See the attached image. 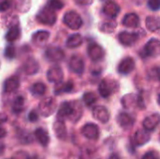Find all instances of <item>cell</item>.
Here are the masks:
<instances>
[{"instance_id":"39","label":"cell","mask_w":160,"mask_h":159,"mask_svg":"<svg viewBox=\"0 0 160 159\" xmlns=\"http://www.w3.org/2000/svg\"><path fill=\"white\" fill-rule=\"evenodd\" d=\"M155 72H156V76H157V78H158V79L160 81V67H156Z\"/></svg>"},{"instance_id":"28","label":"cell","mask_w":160,"mask_h":159,"mask_svg":"<svg viewBox=\"0 0 160 159\" xmlns=\"http://www.w3.org/2000/svg\"><path fill=\"white\" fill-rule=\"evenodd\" d=\"M30 91L34 96H42L46 91V86L42 82H36L30 87Z\"/></svg>"},{"instance_id":"1","label":"cell","mask_w":160,"mask_h":159,"mask_svg":"<svg viewBox=\"0 0 160 159\" xmlns=\"http://www.w3.org/2000/svg\"><path fill=\"white\" fill-rule=\"evenodd\" d=\"M160 54V40L152 38L150 39L145 47L143 48V51L142 52V56L143 57H156Z\"/></svg>"},{"instance_id":"29","label":"cell","mask_w":160,"mask_h":159,"mask_svg":"<svg viewBox=\"0 0 160 159\" xmlns=\"http://www.w3.org/2000/svg\"><path fill=\"white\" fill-rule=\"evenodd\" d=\"M135 142L138 145L141 144H144L145 142H147L149 141V136L146 132L144 131H141L139 130L136 134H135Z\"/></svg>"},{"instance_id":"4","label":"cell","mask_w":160,"mask_h":159,"mask_svg":"<svg viewBox=\"0 0 160 159\" xmlns=\"http://www.w3.org/2000/svg\"><path fill=\"white\" fill-rule=\"evenodd\" d=\"M82 135L90 140H97L99 136V129L95 124H86L82 127Z\"/></svg>"},{"instance_id":"38","label":"cell","mask_w":160,"mask_h":159,"mask_svg":"<svg viewBox=\"0 0 160 159\" xmlns=\"http://www.w3.org/2000/svg\"><path fill=\"white\" fill-rule=\"evenodd\" d=\"M10 7L9 0H1V11H5Z\"/></svg>"},{"instance_id":"9","label":"cell","mask_w":160,"mask_h":159,"mask_svg":"<svg viewBox=\"0 0 160 159\" xmlns=\"http://www.w3.org/2000/svg\"><path fill=\"white\" fill-rule=\"evenodd\" d=\"M54 108H55V102L51 97L42 100L39 104V111L42 115L49 116L54 111Z\"/></svg>"},{"instance_id":"14","label":"cell","mask_w":160,"mask_h":159,"mask_svg":"<svg viewBox=\"0 0 160 159\" xmlns=\"http://www.w3.org/2000/svg\"><path fill=\"white\" fill-rule=\"evenodd\" d=\"M93 115L96 119L99 120L101 123H107L110 119V114L108 110L102 106L96 107L93 111Z\"/></svg>"},{"instance_id":"26","label":"cell","mask_w":160,"mask_h":159,"mask_svg":"<svg viewBox=\"0 0 160 159\" xmlns=\"http://www.w3.org/2000/svg\"><path fill=\"white\" fill-rule=\"evenodd\" d=\"M24 109V98L22 97H17L12 105V111L15 113H20Z\"/></svg>"},{"instance_id":"31","label":"cell","mask_w":160,"mask_h":159,"mask_svg":"<svg viewBox=\"0 0 160 159\" xmlns=\"http://www.w3.org/2000/svg\"><path fill=\"white\" fill-rule=\"evenodd\" d=\"M82 99H83V102L85 103V105H87V106H92V105L95 104L96 101H97V96H96L94 93L88 92V93H85V94L83 95Z\"/></svg>"},{"instance_id":"18","label":"cell","mask_w":160,"mask_h":159,"mask_svg":"<svg viewBox=\"0 0 160 159\" xmlns=\"http://www.w3.org/2000/svg\"><path fill=\"white\" fill-rule=\"evenodd\" d=\"M98 91H99V94L101 95V97H108L112 95V91H113V88L112 87L111 83L108 82L107 80H103L101 81V82L99 83V86H98Z\"/></svg>"},{"instance_id":"20","label":"cell","mask_w":160,"mask_h":159,"mask_svg":"<svg viewBox=\"0 0 160 159\" xmlns=\"http://www.w3.org/2000/svg\"><path fill=\"white\" fill-rule=\"evenodd\" d=\"M146 27L148 30H150L152 32H155V31L160 29V19L157 18V17H154V16L147 17Z\"/></svg>"},{"instance_id":"6","label":"cell","mask_w":160,"mask_h":159,"mask_svg":"<svg viewBox=\"0 0 160 159\" xmlns=\"http://www.w3.org/2000/svg\"><path fill=\"white\" fill-rule=\"evenodd\" d=\"M68 66L70 70L77 74H82L84 70V62L82 58L78 55H74L70 58Z\"/></svg>"},{"instance_id":"25","label":"cell","mask_w":160,"mask_h":159,"mask_svg":"<svg viewBox=\"0 0 160 159\" xmlns=\"http://www.w3.org/2000/svg\"><path fill=\"white\" fill-rule=\"evenodd\" d=\"M23 70L27 74H34L38 70V65L36 63L35 60L29 59L23 66Z\"/></svg>"},{"instance_id":"22","label":"cell","mask_w":160,"mask_h":159,"mask_svg":"<svg viewBox=\"0 0 160 159\" xmlns=\"http://www.w3.org/2000/svg\"><path fill=\"white\" fill-rule=\"evenodd\" d=\"M82 37L80 34H74V35H71L68 40H67V46L68 48H75V47H78L82 44Z\"/></svg>"},{"instance_id":"33","label":"cell","mask_w":160,"mask_h":159,"mask_svg":"<svg viewBox=\"0 0 160 159\" xmlns=\"http://www.w3.org/2000/svg\"><path fill=\"white\" fill-rule=\"evenodd\" d=\"M5 56L7 58H9V59H12L14 58L15 56V48L11 45L8 46L6 48V51H5Z\"/></svg>"},{"instance_id":"27","label":"cell","mask_w":160,"mask_h":159,"mask_svg":"<svg viewBox=\"0 0 160 159\" xmlns=\"http://www.w3.org/2000/svg\"><path fill=\"white\" fill-rule=\"evenodd\" d=\"M49 37V33L46 31H39L33 36V41L36 44H42L47 41Z\"/></svg>"},{"instance_id":"7","label":"cell","mask_w":160,"mask_h":159,"mask_svg":"<svg viewBox=\"0 0 160 159\" xmlns=\"http://www.w3.org/2000/svg\"><path fill=\"white\" fill-rule=\"evenodd\" d=\"M47 77L50 82L59 84V83H61L62 79H63V71H62L61 67H59L57 66L52 67L48 70Z\"/></svg>"},{"instance_id":"23","label":"cell","mask_w":160,"mask_h":159,"mask_svg":"<svg viewBox=\"0 0 160 159\" xmlns=\"http://www.w3.org/2000/svg\"><path fill=\"white\" fill-rule=\"evenodd\" d=\"M20 34H21L20 28L18 26H12L9 28V30L7 33V37H6L7 40L8 42H13L20 37Z\"/></svg>"},{"instance_id":"5","label":"cell","mask_w":160,"mask_h":159,"mask_svg":"<svg viewBox=\"0 0 160 159\" xmlns=\"http://www.w3.org/2000/svg\"><path fill=\"white\" fill-rule=\"evenodd\" d=\"M74 112V108L71 103L64 102L61 104L58 112H57V120L63 121L65 118L70 117Z\"/></svg>"},{"instance_id":"40","label":"cell","mask_w":160,"mask_h":159,"mask_svg":"<svg viewBox=\"0 0 160 159\" xmlns=\"http://www.w3.org/2000/svg\"><path fill=\"white\" fill-rule=\"evenodd\" d=\"M109 159H120V158H119V157H118L117 155H112Z\"/></svg>"},{"instance_id":"10","label":"cell","mask_w":160,"mask_h":159,"mask_svg":"<svg viewBox=\"0 0 160 159\" xmlns=\"http://www.w3.org/2000/svg\"><path fill=\"white\" fill-rule=\"evenodd\" d=\"M64 56H65L64 52L60 48H57V47H51L46 51L47 59L52 62L60 61L64 58Z\"/></svg>"},{"instance_id":"34","label":"cell","mask_w":160,"mask_h":159,"mask_svg":"<svg viewBox=\"0 0 160 159\" xmlns=\"http://www.w3.org/2000/svg\"><path fill=\"white\" fill-rule=\"evenodd\" d=\"M142 159H160V156L156 151H149L142 157Z\"/></svg>"},{"instance_id":"30","label":"cell","mask_w":160,"mask_h":159,"mask_svg":"<svg viewBox=\"0 0 160 159\" xmlns=\"http://www.w3.org/2000/svg\"><path fill=\"white\" fill-rule=\"evenodd\" d=\"M58 87L55 88V93L60 94V93H68L73 89V83L72 82H68L66 83H59L57 84Z\"/></svg>"},{"instance_id":"11","label":"cell","mask_w":160,"mask_h":159,"mask_svg":"<svg viewBox=\"0 0 160 159\" xmlns=\"http://www.w3.org/2000/svg\"><path fill=\"white\" fill-rule=\"evenodd\" d=\"M160 123V115L158 113L152 114L148 117H146L143 121V127L146 130H154Z\"/></svg>"},{"instance_id":"19","label":"cell","mask_w":160,"mask_h":159,"mask_svg":"<svg viewBox=\"0 0 160 159\" xmlns=\"http://www.w3.org/2000/svg\"><path fill=\"white\" fill-rule=\"evenodd\" d=\"M118 123L123 127H130L133 125L134 121L129 114L122 112L118 115Z\"/></svg>"},{"instance_id":"17","label":"cell","mask_w":160,"mask_h":159,"mask_svg":"<svg viewBox=\"0 0 160 159\" xmlns=\"http://www.w3.org/2000/svg\"><path fill=\"white\" fill-rule=\"evenodd\" d=\"M35 136L38 140V142L42 145V146H47L49 142H50V137L49 134L46 130L43 128L39 127L35 131Z\"/></svg>"},{"instance_id":"15","label":"cell","mask_w":160,"mask_h":159,"mask_svg":"<svg viewBox=\"0 0 160 159\" xmlns=\"http://www.w3.org/2000/svg\"><path fill=\"white\" fill-rule=\"evenodd\" d=\"M19 85H20V81H19L18 77L12 76L6 81V82L4 84V91L7 93L14 92L18 89Z\"/></svg>"},{"instance_id":"37","label":"cell","mask_w":160,"mask_h":159,"mask_svg":"<svg viewBox=\"0 0 160 159\" xmlns=\"http://www.w3.org/2000/svg\"><path fill=\"white\" fill-rule=\"evenodd\" d=\"M28 119H29V121H31V122H36V121H38V113L36 112V111H32V112H29V114H28Z\"/></svg>"},{"instance_id":"24","label":"cell","mask_w":160,"mask_h":159,"mask_svg":"<svg viewBox=\"0 0 160 159\" xmlns=\"http://www.w3.org/2000/svg\"><path fill=\"white\" fill-rule=\"evenodd\" d=\"M53 127H54V131L57 135L58 138L60 139H64L65 136H66V127H65V124L63 121H60V120H57L54 125H53Z\"/></svg>"},{"instance_id":"12","label":"cell","mask_w":160,"mask_h":159,"mask_svg":"<svg viewBox=\"0 0 160 159\" xmlns=\"http://www.w3.org/2000/svg\"><path fill=\"white\" fill-rule=\"evenodd\" d=\"M88 54L93 61H98L104 56V52L99 45L93 43L88 48Z\"/></svg>"},{"instance_id":"2","label":"cell","mask_w":160,"mask_h":159,"mask_svg":"<svg viewBox=\"0 0 160 159\" xmlns=\"http://www.w3.org/2000/svg\"><path fill=\"white\" fill-rule=\"evenodd\" d=\"M64 22L69 28L75 29V30L79 29L82 24V21L80 15L78 13H76L75 11H69V12L66 13L64 16Z\"/></svg>"},{"instance_id":"41","label":"cell","mask_w":160,"mask_h":159,"mask_svg":"<svg viewBox=\"0 0 160 159\" xmlns=\"http://www.w3.org/2000/svg\"><path fill=\"white\" fill-rule=\"evenodd\" d=\"M158 103L160 104V95H159V97H158Z\"/></svg>"},{"instance_id":"35","label":"cell","mask_w":160,"mask_h":159,"mask_svg":"<svg viewBox=\"0 0 160 159\" xmlns=\"http://www.w3.org/2000/svg\"><path fill=\"white\" fill-rule=\"evenodd\" d=\"M148 7L152 10L160 9V0H148Z\"/></svg>"},{"instance_id":"13","label":"cell","mask_w":160,"mask_h":159,"mask_svg":"<svg viewBox=\"0 0 160 159\" xmlns=\"http://www.w3.org/2000/svg\"><path fill=\"white\" fill-rule=\"evenodd\" d=\"M138 35L135 33H129V32H122L119 34V40L123 45L126 46H131L134 44L138 39Z\"/></svg>"},{"instance_id":"21","label":"cell","mask_w":160,"mask_h":159,"mask_svg":"<svg viewBox=\"0 0 160 159\" xmlns=\"http://www.w3.org/2000/svg\"><path fill=\"white\" fill-rule=\"evenodd\" d=\"M103 10H104V13H106L108 16L115 17L119 11V7L114 2H109L105 5Z\"/></svg>"},{"instance_id":"36","label":"cell","mask_w":160,"mask_h":159,"mask_svg":"<svg viewBox=\"0 0 160 159\" xmlns=\"http://www.w3.org/2000/svg\"><path fill=\"white\" fill-rule=\"evenodd\" d=\"M10 159H29V157L27 154H25L23 152H19V153L15 154V156H13Z\"/></svg>"},{"instance_id":"8","label":"cell","mask_w":160,"mask_h":159,"mask_svg":"<svg viewBox=\"0 0 160 159\" xmlns=\"http://www.w3.org/2000/svg\"><path fill=\"white\" fill-rule=\"evenodd\" d=\"M135 68V61L132 57L123 59L118 67V71L121 74H129Z\"/></svg>"},{"instance_id":"32","label":"cell","mask_w":160,"mask_h":159,"mask_svg":"<svg viewBox=\"0 0 160 159\" xmlns=\"http://www.w3.org/2000/svg\"><path fill=\"white\" fill-rule=\"evenodd\" d=\"M47 7H50V8H52V10H59V9H61L63 7H64V5H63V3L60 1V0H50L48 3H47Z\"/></svg>"},{"instance_id":"16","label":"cell","mask_w":160,"mask_h":159,"mask_svg":"<svg viewBox=\"0 0 160 159\" xmlns=\"http://www.w3.org/2000/svg\"><path fill=\"white\" fill-rule=\"evenodd\" d=\"M123 24L125 26L130 27V28H135L138 27L140 24V19L137 14L135 13H129L125 16L123 20Z\"/></svg>"},{"instance_id":"3","label":"cell","mask_w":160,"mask_h":159,"mask_svg":"<svg viewBox=\"0 0 160 159\" xmlns=\"http://www.w3.org/2000/svg\"><path fill=\"white\" fill-rule=\"evenodd\" d=\"M38 20L40 22L45 23V24H52V23H54V22L56 20L55 11L52 10V8L46 7L39 12V14L38 16Z\"/></svg>"}]
</instances>
